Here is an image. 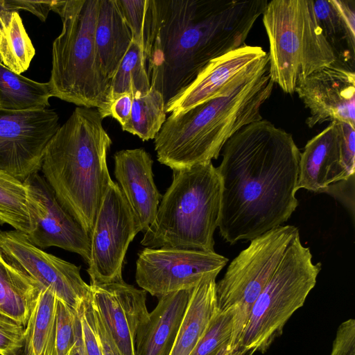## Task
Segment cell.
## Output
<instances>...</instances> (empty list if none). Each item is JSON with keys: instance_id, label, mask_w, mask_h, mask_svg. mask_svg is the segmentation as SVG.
<instances>
[{"instance_id": "obj_1", "label": "cell", "mask_w": 355, "mask_h": 355, "mask_svg": "<svg viewBox=\"0 0 355 355\" xmlns=\"http://www.w3.org/2000/svg\"><path fill=\"white\" fill-rule=\"evenodd\" d=\"M216 168L219 232L231 245L281 226L295 211L300 153L290 133L261 119L225 144Z\"/></svg>"}, {"instance_id": "obj_2", "label": "cell", "mask_w": 355, "mask_h": 355, "mask_svg": "<svg viewBox=\"0 0 355 355\" xmlns=\"http://www.w3.org/2000/svg\"><path fill=\"white\" fill-rule=\"evenodd\" d=\"M267 0H156L157 28L146 62L166 103L212 60L245 44Z\"/></svg>"}, {"instance_id": "obj_3", "label": "cell", "mask_w": 355, "mask_h": 355, "mask_svg": "<svg viewBox=\"0 0 355 355\" xmlns=\"http://www.w3.org/2000/svg\"><path fill=\"white\" fill-rule=\"evenodd\" d=\"M268 54L233 78L216 97L166 119L154 139L159 162L173 171L218 159L242 128L262 119L260 110L274 83Z\"/></svg>"}, {"instance_id": "obj_4", "label": "cell", "mask_w": 355, "mask_h": 355, "mask_svg": "<svg viewBox=\"0 0 355 355\" xmlns=\"http://www.w3.org/2000/svg\"><path fill=\"white\" fill-rule=\"evenodd\" d=\"M112 140L97 110L76 107L49 142L42 176L60 204L89 236L111 179Z\"/></svg>"}, {"instance_id": "obj_5", "label": "cell", "mask_w": 355, "mask_h": 355, "mask_svg": "<svg viewBox=\"0 0 355 355\" xmlns=\"http://www.w3.org/2000/svg\"><path fill=\"white\" fill-rule=\"evenodd\" d=\"M221 187L212 162L173 171L156 216L141 241L148 248L214 252Z\"/></svg>"}, {"instance_id": "obj_6", "label": "cell", "mask_w": 355, "mask_h": 355, "mask_svg": "<svg viewBox=\"0 0 355 355\" xmlns=\"http://www.w3.org/2000/svg\"><path fill=\"white\" fill-rule=\"evenodd\" d=\"M99 0L53 1L61 18L60 34L52 44V97L77 107L104 106L111 80L103 73L97 58L94 32Z\"/></svg>"}, {"instance_id": "obj_7", "label": "cell", "mask_w": 355, "mask_h": 355, "mask_svg": "<svg viewBox=\"0 0 355 355\" xmlns=\"http://www.w3.org/2000/svg\"><path fill=\"white\" fill-rule=\"evenodd\" d=\"M269 40L268 72L287 94L336 58L315 18L313 0H272L262 14Z\"/></svg>"}, {"instance_id": "obj_8", "label": "cell", "mask_w": 355, "mask_h": 355, "mask_svg": "<svg viewBox=\"0 0 355 355\" xmlns=\"http://www.w3.org/2000/svg\"><path fill=\"white\" fill-rule=\"evenodd\" d=\"M320 269L321 263H313L310 249L302 244L300 234L296 235L252 304L235 355H252L269 347L304 304Z\"/></svg>"}, {"instance_id": "obj_9", "label": "cell", "mask_w": 355, "mask_h": 355, "mask_svg": "<svg viewBox=\"0 0 355 355\" xmlns=\"http://www.w3.org/2000/svg\"><path fill=\"white\" fill-rule=\"evenodd\" d=\"M299 230L281 225L250 240L216 283L218 308L237 305L236 336L240 345L252 304L272 276Z\"/></svg>"}, {"instance_id": "obj_10", "label": "cell", "mask_w": 355, "mask_h": 355, "mask_svg": "<svg viewBox=\"0 0 355 355\" xmlns=\"http://www.w3.org/2000/svg\"><path fill=\"white\" fill-rule=\"evenodd\" d=\"M140 232L119 185L108 187L90 234L87 270L90 284L123 280L122 268L130 243Z\"/></svg>"}, {"instance_id": "obj_11", "label": "cell", "mask_w": 355, "mask_h": 355, "mask_svg": "<svg viewBox=\"0 0 355 355\" xmlns=\"http://www.w3.org/2000/svg\"><path fill=\"white\" fill-rule=\"evenodd\" d=\"M60 126L53 110L0 108V170L21 182L38 173L46 148Z\"/></svg>"}, {"instance_id": "obj_12", "label": "cell", "mask_w": 355, "mask_h": 355, "mask_svg": "<svg viewBox=\"0 0 355 355\" xmlns=\"http://www.w3.org/2000/svg\"><path fill=\"white\" fill-rule=\"evenodd\" d=\"M228 259L214 252L145 248L136 262L137 284L160 297L192 289L207 276L218 275Z\"/></svg>"}, {"instance_id": "obj_13", "label": "cell", "mask_w": 355, "mask_h": 355, "mask_svg": "<svg viewBox=\"0 0 355 355\" xmlns=\"http://www.w3.org/2000/svg\"><path fill=\"white\" fill-rule=\"evenodd\" d=\"M24 183L32 224L28 239L42 250L58 247L76 253L88 263L89 236L60 204L44 177L35 173Z\"/></svg>"}, {"instance_id": "obj_14", "label": "cell", "mask_w": 355, "mask_h": 355, "mask_svg": "<svg viewBox=\"0 0 355 355\" xmlns=\"http://www.w3.org/2000/svg\"><path fill=\"white\" fill-rule=\"evenodd\" d=\"M0 248L42 288L52 291L58 300L73 309L90 297V286L81 277L80 266L34 245L26 234L0 231Z\"/></svg>"}, {"instance_id": "obj_15", "label": "cell", "mask_w": 355, "mask_h": 355, "mask_svg": "<svg viewBox=\"0 0 355 355\" xmlns=\"http://www.w3.org/2000/svg\"><path fill=\"white\" fill-rule=\"evenodd\" d=\"M295 92L309 110L306 120L309 128L326 121L355 127L354 70L336 62L306 77Z\"/></svg>"}, {"instance_id": "obj_16", "label": "cell", "mask_w": 355, "mask_h": 355, "mask_svg": "<svg viewBox=\"0 0 355 355\" xmlns=\"http://www.w3.org/2000/svg\"><path fill=\"white\" fill-rule=\"evenodd\" d=\"M91 300L121 355H135L138 329L148 320L146 291L123 280L89 284Z\"/></svg>"}, {"instance_id": "obj_17", "label": "cell", "mask_w": 355, "mask_h": 355, "mask_svg": "<svg viewBox=\"0 0 355 355\" xmlns=\"http://www.w3.org/2000/svg\"><path fill=\"white\" fill-rule=\"evenodd\" d=\"M266 54L260 46L245 44L211 60L188 86L166 103V112L177 115L216 97L233 78Z\"/></svg>"}, {"instance_id": "obj_18", "label": "cell", "mask_w": 355, "mask_h": 355, "mask_svg": "<svg viewBox=\"0 0 355 355\" xmlns=\"http://www.w3.org/2000/svg\"><path fill=\"white\" fill-rule=\"evenodd\" d=\"M114 175L139 227L145 232L153 223L162 199L153 173V161L143 148L127 149L114 155Z\"/></svg>"}, {"instance_id": "obj_19", "label": "cell", "mask_w": 355, "mask_h": 355, "mask_svg": "<svg viewBox=\"0 0 355 355\" xmlns=\"http://www.w3.org/2000/svg\"><path fill=\"white\" fill-rule=\"evenodd\" d=\"M352 175L343 162L337 122H331L306 143L300 153L297 189L321 193L330 184Z\"/></svg>"}, {"instance_id": "obj_20", "label": "cell", "mask_w": 355, "mask_h": 355, "mask_svg": "<svg viewBox=\"0 0 355 355\" xmlns=\"http://www.w3.org/2000/svg\"><path fill=\"white\" fill-rule=\"evenodd\" d=\"M192 289L175 291L159 297L148 320L137 331L135 355H168Z\"/></svg>"}, {"instance_id": "obj_21", "label": "cell", "mask_w": 355, "mask_h": 355, "mask_svg": "<svg viewBox=\"0 0 355 355\" xmlns=\"http://www.w3.org/2000/svg\"><path fill=\"white\" fill-rule=\"evenodd\" d=\"M94 41L100 68L111 80L132 41L116 0H99Z\"/></svg>"}, {"instance_id": "obj_22", "label": "cell", "mask_w": 355, "mask_h": 355, "mask_svg": "<svg viewBox=\"0 0 355 355\" xmlns=\"http://www.w3.org/2000/svg\"><path fill=\"white\" fill-rule=\"evenodd\" d=\"M317 21L339 64L354 70L355 1L313 0Z\"/></svg>"}, {"instance_id": "obj_23", "label": "cell", "mask_w": 355, "mask_h": 355, "mask_svg": "<svg viewBox=\"0 0 355 355\" xmlns=\"http://www.w3.org/2000/svg\"><path fill=\"white\" fill-rule=\"evenodd\" d=\"M211 275L194 287L168 355H191L218 311L216 278Z\"/></svg>"}, {"instance_id": "obj_24", "label": "cell", "mask_w": 355, "mask_h": 355, "mask_svg": "<svg viewBox=\"0 0 355 355\" xmlns=\"http://www.w3.org/2000/svg\"><path fill=\"white\" fill-rule=\"evenodd\" d=\"M41 289L0 248V313L26 327Z\"/></svg>"}, {"instance_id": "obj_25", "label": "cell", "mask_w": 355, "mask_h": 355, "mask_svg": "<svg viewBox=\"0 0 355 355\" xmlns=\"http://www.w3.org/2000/svg\"><path fill=\"white\" fill-rule=\"evenodd\" d=\"M52 97L49 85L18 74L0 61V108L8 110L47 109Z\"/></svg>"}, {"instance_id": "obj_26", "label": "cell", "mask_w": 355, "mask_h": 355, "mask_svg": "<svg viewBox=\"0 0 355 355\" xmlns=\"http://www.w3.org/2000/svg\"><path fill=\"white\" fill-rule=\"evenodd\" d=\"M35 54L33 44L17 11L0 14V61L12 71H26Z\"/></svg>"}, {"instance_id": "obj_27", "label": "cell", "mask_w": 355, "mask_h": 355, "mask_svg": "<svg viewBox=\"0 0 355 355\" xmlns=\"http://www.w3.org/2000/svg\"><path fill=\"white\" fill-rule=\"evenodd\" d=\"M58 297L42 288L26 326V338L33 355H54Z\"/></svg>"}, {"instance_id": "obj_28", "label": "cell", "mask_w": 355, "mask_h": 355, "mask_svg": "<svg viewBox=\"0 0 355 355\" xmlns=\"http://www.w3.org/2000/svg\"><path fill=\"white\" fill-rule=\"evenodd\" d=\"M150 83L146 70V61L139 46L132 41L116 73L111 80L105 103L97 110L103 119L107 117L108 109L112 101L121 94L129 93L133 97L146 94Z\"/></svg>"}, {"instance_id": "obj_29", "label": "cell", "mask_w": 355, "mask_h": 355, "mask_svg": "<svg viewBox=\"0 0 355 355\" xmlns=\"http://www.w3.org/2000/svg\"><path fill=\"white\" fill-rule=\"evenodd\" d=\"M166 115L162 94L150 87L146 94L133 97L130 119L121 128L143 141L154 139L166 119Z\"/></svg>"}, {"instance_id": "obj_30", "label": "cell", "mask_w": 355, "mask_h": 355, "mask_svg": "<svg viewBox=\"0 0 355 355\" xmlns=\"http://www.w3.org/2000/svg\"><path fill=\"white\" fill-rule=\"evenodd\" d=\"M238 308L218 309L191 355H234Z\"/></svg>"}, {"instance_id": "obj_31", "label": "cell", "mask_w": 355, "mask_h": 355, "mask_svg": "<svg viewBox=\"0 0 355 355\" xmlns=\"http://www.w3.org/2000/svg\"><path fill=\"white\" fill-rule=\"evenodd\" d=\"M116 1L130 29L132 41L139 46L147 61L157 28L156 0Z\"/></svg>"}, {"instance_id": "obj_32", "label": "cell", "mask_w": 355, "mask_h": 355, "mask_svg": "<svg viewBox=\"0 0 355 355\" xmlns=\"http://www.w3.org/2000/svg\"><path fill=\"white\" fill-rule=\"evenodd\" d=\"M3 224L26 234L32 230L24 182L0 170V225Z\"/></svg>"}, {"instance_id": "obj_33", "label": "cell", "mask_w": 355, "mask_h": 355, "mask_svg": "<svg viewBox=\"0 0 355 355\" xmlns=\"http://www.w3.org/2000/svg\"><path fill=\"white\" fill-rule=\"evenodd\" d=\"M77 339L71 355H103L96 330L90 297L76 310Z\"/></svg>"}, {"instance_id": "obj_34", "label": "cell", "mask_w": 355, "mask_h": 355, "mask_svg": "<svg viewBox=\"0 0 355 355\" xmlns=\"http://www.w3.org/2000/svg\"><path fill=\"white\" fill-rule=\"evenodd\" d=\"M76 310L58 300L54 355H71L77 339Z\"/></svg>"}, {"instance_id": "obj_35", "label": "cell", "mask_w": 355, "mask_h": 355, "mask_svg": "<svg viewBox=\"0 0 355 355\" xmlns=\"http://www.w3.org/2000/svg\"><path fill=\"white\" fill-rule=\"evenodd\" d=\"M26 327L0 313V355H11L23 346Z\"/></svg>"}, {"instance_id": "obj_36", "label": "cell", "mask_w": 355, "mask_h": 355, "mask_svg": "<svg viewBox=\"0 0 355 355\" xmlns=\"http://www.w3.org/2000/svg\"><path fill=\"white\" fill-rule=\"evenodd\" d=\"M329 355H355V320L349 319L338 328Z\"/></svg>"}, {"instance_id": "obj_37", "label": "cell", "mask_w": 355, "mask_h": 355, "mask_svg": "<svg viewBox=\"0 0 355 355\" xmlns=\"http://www.w3.org/2000/svg\"><path fill=\"white\" fill-rule=\"evenodd\" d=\"M336 122L341 138L343 162L352 175L355 171V127L345 122Z\"/></svg>"}, {"instance_id": "obj_38", "label": "cell", "mask_w": 355, "mask_h": 355, "mask_svg": "<svg viewBox=\"0 0 355 355\" xmlns=\"http://www.w3.org/2000/svg\"><path fill=\"white\" fill-rule=\"evenodd\" d=\"M328 193L339 200L354 216V174L345 180L336 182L323 189L321 193Z\"/></svg>"}, {"instance_id": "obj_39", "label": "cell", "mask_w": 355, "mask_h": 355, "mask_svg": "<svg viewBox=\"0 0 355 355\" xmlns=\"http://www.w3.org/2000/svg\"><path fill=\"white\" fill-rule=\"evenodd\" d=\"M133 96L129 93L119 95L110 103L108 109L107 116L115 119L124 127L128 122L130 116Z\"/></svg>"}, {"instance_id": "obj_40", "label": "cell", "mask_w": 355, "mask_h": 355, "mask_svg": "<svg viewBox=\"0 0 355 355\" xmlns=\"http://www.w3.org/2000/svg\"><path fill=\"white\" fill-rule=\"evenodd\" d=\"M92 307L94 311L95 327L100 340L103 354L121 355L103 320L102 319L98 311L96 310V309L94 307L93 304Z\"/></svg>"}, {"instance_id": "obj_41", "label": "cell", "mask_w": 355, "mask_h": 355, "mask_svg": "<svg viewBox=\"0 0 355 355\" xmlns=\"http://www.w3.org/2000/svg\"><path fill=\"white\" fill-rule=\"evenodd\" d=\"M16 11L24 10L37 17L42 21L46 20L52 9L53 1L11 0Z\"/></svg>"}, {"instance_id": "obj_42", "label": "cell", "mask_w": 355, "mask_h": 355, "mask_svg": "<svg viewBox=\"0 0 355 355\" xmlns=\"http://www.w3.org/2000/svg\"><path fill=\"white\" fill-rule=\"evenodd\" d=\"M11 355H33L26 338H25V342L23 346Z\"/></svg>"}, {"instance_id": "obj_43", "label": "cell", "mask_w": 355, "mask_h": 355, "mask_svg": "<svg viewBox=\"0 0 355 355\" xmlns=\"http://www.w3.org/2000/svg\"><path fill=\"white\" fill-rule=\"evenodd\" d=\"M4 11H15L11 0H0V14Z\"/></svg>"}]
</instances>
